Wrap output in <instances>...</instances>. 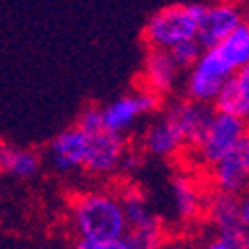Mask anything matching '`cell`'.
<instances>
[{
    "label": "cell",
    "instance_id": "cell-22",
    "mask_svg": "<svg viewBox=\"0 0 249 249\" xmlns=\"http://www.w3.org/2000/svg\"><path fill=\"white\" fill-rule=\"evenodd\" d=\"M143 161V152L140 148H128L126 156L122 160V172H136Z\"/></svg>",
    "mask_w": 249,
    "mask_h": 249
},
{
    "label": "cell",
    "instance_id": "cell-20",
    "mask_svg": "<svg viewBox=\"0 0 249 249\" xmlns=\"http://www.w3.org/2000/svg\"><path fill=\"white\" fill-rule=\"evenodd\" d=\"M76 126L82 128L84 132H88V134L106 130V128H104V110L100 106H88V108H84V110L80 112V116H78Z\"/></svg>",
    "mask_w": 249,
    "mask_h": 249
},
{
    "label": "cell",
    "instance_id": "cell-13",
    "mask_svg": "<svg viewBox=\"0 0 249 249\" xmlns=\"http://www.w3.org/2000/svg\"><path fill=\"white\" fill-rule=\"evenodd\" d=\"M213 190L241 196L249 188V165L239 152V146L210 170Z\"/></svg>",
    "mask_w": 249,
    "mask_h": 249
},
{
    "label": "cell",
    "instance_id": "cell-12",
    "mask_svg": "<svg viewBox=\"0 0 249 249\" xmlns=\"http://www.w3.org/2000/svg\"><path fill=\"white\" fill-rule=\"evenodd\" d=\"M185 146L188 142L165 114L152 120L140 138V150L156 158H174Z\"/></svg>",
    "mask_w": 249,
    "mask_h": 249
},
{
    "label": "cell",
    "instance_id": "cell-26",
    "mask_svg": "<svg viewBox=\"0 0 249 249\" xmlns=\"http://www.w3.org/2000/svg\"><path fill=\"white\" fill-rule=\"evenodd\" d=\"M163 249H196L188 239H170Z\"/></svg>",
    "mask_w": 249,
    "mask_h": 249
},
{
    "label": "cell",
    "instance_id": "cell-10",
    "mask_svg": "<svg viewBox=\"0 0 249 249\" xmlns=\"http://www.w3.org/2000/svg\"><path fill=\"white\" fill-rule=\"evenodd\" d=\"M181 68L176 64V60L168 50H154L148 48L146 58H143L142 66V88H146L160 98H165L176 92L179 78H181Z\"/></svg>",
    "mask_w": 249,
    "mask_h": 249
},
{
    "label": "cell",
    "instance_id": "cell-25",
    "mask_svg": "<svg viewBox=\"0 0 249 249\" xmlns=\"http://www.w3.org/2000/svg\"><path fill=\"white\" fill-rule=\"evenodd\" d=\"M241 199V215H243V223L247 227V231H249V188L239 196Z\"/></svg>",
    "mask_w": 249,
    "mask_h": 249
},
{
    "label": "cell",
    "instance_id": "cell-3",
    "mask_svg": "<svg viewBox=\"0 0 249 249\" xmlns=\"http://www.w3.org/2000/svg\"><path fill=\"white\" fill-rule=\"evenodd\" d=\"M247 134H249V128L243 118L221 114L215 110L203 136L192 148L194 156L199 165H205L207 170H212L213 165H217L223 158H227L239 146Z\"/></svg>",
    "mask_w": 249,
    "mask_h": 249
},
{
    "label": "cell",
    "instance_id": "cell-11",
    "mask_svg": "<svg viewBox=\"0 0 249 249\" xmlns=\"http://www.w3.org/2000/svg\"><path fill=\"white\" fill-rule=\"evenodd\" d=\"M163 114L176 124V128L181 132V136L188 142V146L194 148L199 142V138L203 136L207 124L212 122L215 108L194 102L190 98H181V100L172 102Z\"/></svg>",
    "mask_w": 249,
    "mask_h": 249
},
{
    "label": "cell",
    "instance_id": "cell-8",
    "mask_svg": "<svg viewBox=\"0 0 249 249\" xmlns=\"http://www.w3.org/2000/svg\"><path fill=\"white\" fill-rule=\"evenodd\" d=\"M90 134L78 128L76 124L62 130L46 148V160L50 168L60 176L84 172L88 160Z\"/></svg>",
    "mask_w": 249,
    "mask_h": 249
},
{
    "label": "cell",
    "instance_id": "cell-23",
    "mask_svg": "<svg viewBox=\"0 0 249 249\" xmlns=\"http://www.w3.org/2000/svg\"><path fill=\"white\" fill-rule=\"evenodd\" d=\"M233 80H235V86H237V90H239V94H241V98L245 102V106H247V112H249V64L245 68H241L233 76Z\"/></svg>",
    "mask_w": 249,
    "mask_h": 249
},
{
    "label": "cell",
    "instance_id": "cell-27",
    "mask_svg": "<svg viewBox=\"0 0 249 249\" xmlns=\"http://www.w3.org/2000/svg\"><path fill=\"white\" fill-rule=\"evenodd\" d=\"M245 26L249 30V0H247V6H245Z\"/></svg>",
    "mask_w": 249,
    "mask_h": 249
},
{
    "label": "cell",
    "instance_id": "cell-21",
    "mask_svg": "<svg viewBox=\"0 0 249 249\" xmlns=\"http://www.w3.org/2000/svg\"><path fill=\"white\" fill-rule=\"evenodd\" d=\"M76 249H134L126 237L112 239V241H86L76 239Z\"/></svg>",
    "mask_w": 249,
    "mask_h": 249
},
{
    "label": "cell",
    "instance_id": "cell-29",
    "mask_svg": "<svg viewBox=\"0 0 249 249\" xmlns=\"http://www.w3.org/2000/svg\"><path fill=\"white\" fill-rule=\"evenodd\" d=\"M245 249H249V247H245Z\"/></svg>",
    "mask_w": 249,
    "mask_h": 249
},
{
    "label": "cell",
    "instance_id": "cell-17",
    "mask_svg": "<svg viewBox=\"0 0 249 249\" xmlns=\"http://www.w3.org/2000/svg\"><path fill=\"white\" fill-rule=\"evenodd\" d=\"M215 48L219 50V54L225 58V62L235 72L245 68L249 64V30H247V26L243 24L241 28H237L230 38L223 40Z\"/></svg>",
    "mask_w": 249,
    "mask_h": 249
},
{
    "label": "cell",
    "instance_id": "cell-9",
    "mask_svg": "<svg viewBox=\"0 0 249 249\" xmlns=\"http://www.w3.org/2000/svg\"><path fill=\"white\" fill-rule=\"evenodd\" d=\"M128 152V142L124 136L102 130L90 134L86 174L92 176H110L122 168V160Z\"/></svg>",
    "mask_w": 249,
    "mask_h": 249
},
{
    "label": "cell",
    "instance_id": "cell-28",
    "mask_svg": "<svg viewBox=\"0 0 249 249\" xmlns=\"http://www.w3.org/2000/svg\"><path fill=\"white\" fill-rule=\"evenodd\" d=\"M243 120H245V124H247V128H249V112H247V116H245Z\"/></svg>",
    "mask_w": 249,
    "mask_h": 249
},
{
    "label": "cell",
    "instance_id": "cell-19",
    "mask_svg": "<svg viewBox=\"0 0 249 249\" xmlns=\"http://www.w3.org/2000/svg\"><path fill=\"white\" fill-rule=\"evenodd\" d=\"M203 52L205 50H203V46L197 42V40H190V42H183V44H179V46L170 50L172 58L176 60V64L185 72H190L197 64V60L201 58Z\"/></svg>",
    "mask_w": 249,
    "mask_h": 249
},
{
    "label": "cell",
    "instance_id": "cell-7",
    "mask_svg": "<svg viewBox=\"0 0 249 249\" xmlns=\"http://www.w3.org/2000/svg\"><path fill=\"white\" fill-rule=\"evenodd\" d=\"M161 98L146 88H140L134 92H128L124 96H118L110 104H106L104 110V128L108 132L124 136L130 132L140 120L146 116H152L160 110Z\"/></svg>",
    "mask_w": 249,
    "mask_h": 249
},
{
    "label": "cell",
    "instance_id": "cell-5",
    "mask_svg": "<svg viewBox=\"0 0 249 249\" xmlns=\"http://www.w3.org/2000/svg\"><path fill=\"white\" fill-rule=\"evenodd\" d=\"M203 215L213 227V235L223 239L227 245L233 249L249 247V231L243 223L239 196L213 190L205 201Z\"/></svg>",
    "mask_w": 249,
    "mask_h": 249
},
{
    "label": "cell",
    "instance_id": "cell-1",
    "mask_svg": "<svg viewBox=\"0 0 249 249\" xmlns=\"http://www.w3.org/2000/svg\"><path fill=\"white\" fill-rule=\"evenodd\" d=\"M68 215L78 239L112 241L126 237L130 231L122 196L110 190H90L76 196Z\"/></svg>",
    "mask_w": 249,
    "mask_h": 249
},
{
    "label": "cell",
    "instance_id": "cell-4",
    "mask_svg": "<svg viewBox=\"0 0 249 249\" xmlns=\"http://www.w3.org/2000/svg\"><path fill=\"white\" fill-rule=\"evenodd\" d=\"M235 74L237 72L227 64L217 48L205 50L197 64L185 76V98L205 106H215L221 90Z\"/></svg>",
    "mask_w": 249,
    "mask_h": 249
},
{
    "label": "cell",
    "instance_id": "cell-24",
    "mask_svg": "<svg viewBox=\"0 0 249 249\" xmlns=\"http://www.w3.org/2000/svg\"><path fill=\"white\" fill-rule=\"evenodd\" d=\"M196 249H233L231 245H227L223 239H219L217 235H212V237H207L203 239Z\"/></svg>",
    "mask_w": 249,
    "mask_h": 249
},
{
    "label": "cell",
    "instance_id": "cell-14",
    "mask_svg": "<svg viewBox=\"0 0 249 249\" xmlns=\"http://www.w3.org/2000/svg\"><path fill=\"white\" fill-rule=\"evenodd\" d=\"M172 199H174V212L176 217L183 223H190L196 217L205 213V201L197 181L188 174H178L172 178Z\"/></svg>",
    "mask_w": 249,
    "mask_h": 249
},
{
    "label": "cell",
    "instance_id": "cell-15",
    "mask_svg": "<svg viewBox=\"0 0 249 249\" xmlns=\"http://www.w3.org/2000/svg\"><path fill=\"white\" fill-rule=\"evenodd\" d=\"M40 165H42V158L34 150L10 146V143H2V148H0V168L10 178L16 179L34 178L40 170Z\"/></svg>",
    "mask_w": 249,
    "mask_h": 249
},
{
    "label": "cell",
    "instance_id": "cell-18",
    "mask_svg": "<svg viewBox=\"0 0 249 249\" xmlns=\"http://www.w3.org/2000/svg\"><path fill=\"white\" fill-rule=\"evenodd\" d=\"M126 239L130 241V245L134 249H163L165 243L170 241L163 223L142 227V230H130Z\"/></svg>",
    "mask_w": 249,
    "mask_h": 249
},
{
    "label": "cell",
    "instance_id": "cell-6",
    "mask_svg": "<svg viewBox=\"0 0 249 249\" xmlns=\"http://www.w3.org/2000/svg\"><path fill=\"white\" fill-rule=\"evenodd\" d=\"M245 6L247 2L241 0H213L203 4L197 28V42L203 50L219 46L245 24Z\"/></svg>",
    "mask_w": 249,
    "mask_h": 249
},
{
    "label": "cell",
    "instance_id": "cell-2",
    "mask_svg": "<svg viewBox=\"0 0 249 249\" xmlns=\"http://www.w3.org/2000/svg\"><path fill=\"white\" fill-rule=\"evenodd\" d=\"M203 4H170L150 16L143 26V44L154 50H172L183 42L197 40Z\"/></svg>",
    "mask_w": 249,
    "mask_h": 249
},
{
    "label": "cell",
    "instance_id": "cell-16",
    "mask_svg": "<svg viewBox=\"0 0 249 249\" xmlns=\"http://www.w3.org/2000/svg\"><path fill=\"white\" fill-rule=\"evenodd\" d=\"M120 196H122L124 212H126L130 230H142V227L161 223V219L152 212L146 194L140 188H126Z\"/></svg>",
    "mask_w": 249,
    "mask_h": 249
}]
</instances>
